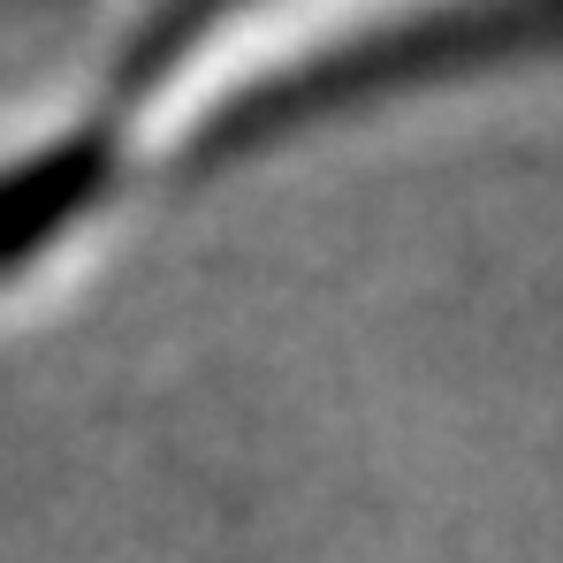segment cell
<instances>
[{
  "label": "cell",
  "instance_id": "6da1fadb",
  "mask_svg": "<svg viewBox=\"0 0 563 563\" xmlns=\"http://www.w3.org/2000/svg\"><path fill=\"white\" fill-rule=\"evenodd\" d=\"M99 145L92 137H69L54 145L46 161H31L23 176H0V267L8 260H31L85 198L99 190Z\"/></svg>",
  "mask_w": 563,
  "mask_h": 563
}]
</instances>
